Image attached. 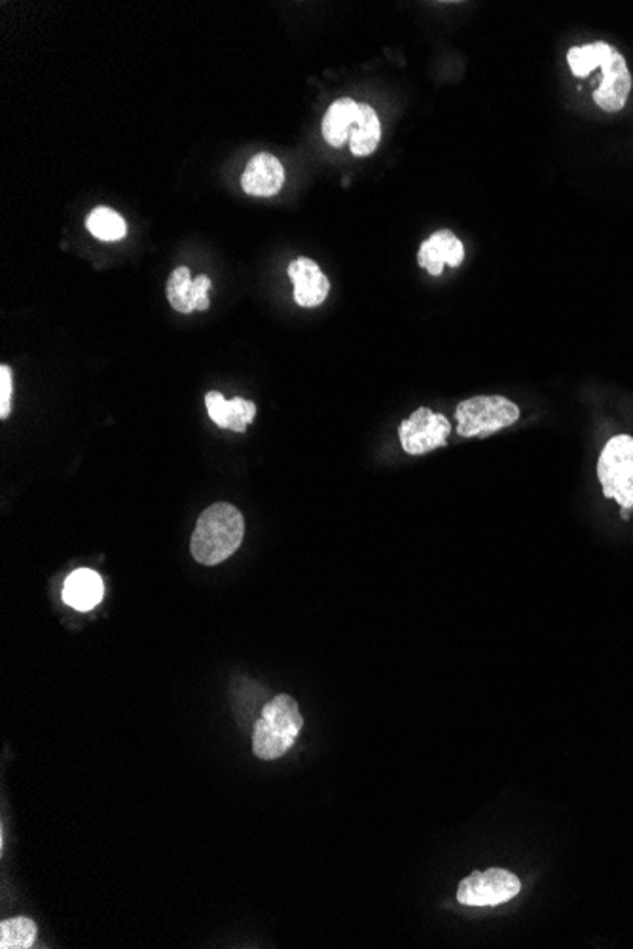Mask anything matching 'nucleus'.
<instances>
[{
	"label": "nucleus",
	"mask_w": 633,
	"mask_h": 949,
	"mask_svg": "<svg viewBox=\"0 0 633 949\" xmlns=\"http://www.w3.org/2000/svg\"><path fill=\"white\" fill-rule=\"evenodd\" d=\"M452 425L443 413L430 412L429 408H419L404 420L398 429L403 450L409 455H425L436 447L446 445Z\"/></svg>",
	"instance_id": "obj_8"
},
{
	"label": "nucleus",
	"mask_w": 633,
	"mask_h": 949,
	"mask_svg": "<svg viewBox=\"0 0 633 949\" xmlns=\"http://www.w3.org/2000/svg\"><path fill=\"white\" fill-rule=\"evenodd\" d=\"M37 938V925L27 917L7 919L0 925V948L29 949Z\"/></svg>",
	"instance_id": "obj_16"
},
{
	"label": "nucleus",
	"mask_w": 633,
	"mask_h": 949,
	"mask_svg": "<svg viewBox=\"0 0 633 949\" xmlns=\"http://www.w3.org/2000/svg\"><path fill=\"white\" fill-rule=\"evenodd\" d=\"M13 381L12 370L4 364L0 367V417L7 420L12 410Z\"/></svg>",
	"instance_id": "obj_17"
},
{
	"label": "nucleus",
	"mask_w": 633,
	"mask_h": 949,
	"mask_svg": "<svg viewBox=\"0 0 633 949\" xmlns=\"http://www.w3.org/2000/svg\"><path fill=\"white\" fill-rule=\"evenodd\" d=\"M520 889V879L512 871L491 868L465 877L457 889V900L465 906H499L512 900Z\"/></svg>",
	"instance_id": "obj_7"
},
{
	"label": "nucleus",
	"mask_w": 633,
	"mask_h": 949,
	"mask_svg": "<svg viewBox=\"0 0 633 949\" xmlns=\"http://www.w3.org/2000/svg\"><path fill=\"white\" fill-rule=\"evenodd\" d=\"M568 63L577 79H587L600 69L603 79L594 92L595 105L600 109L619 112L626 106L633 80L624 55L616 48L603 40L573 47L568 52Z\"/></svg>",
	"instance_id": "obj_1"
},
{
	"label": "nucleus",
	"mask_w": 633,
	"mask_h": 949,
	"mask_svg": "<svg viewBox=\"0 0 633 949\" xmlns=\"http://www.w3.org/2000/svg\"><path fill=\"white\" fill-rule=\"evenodd\" d=\"M598 478L603 495L614 498L621 508H633V439L614 436L601 452Z\"/></svg>",
	"instance_id": "obj_6"
},
{
	"label": "nucleus",
	"mask_w": 633,
	"mask_h": 949,
	"mask_svg": "<svg viewBox=\"0 0 633 949\" xmlns=\"http://www.w3.org/2000/svg\"><path fill=\"white\" fill-rule=\"evenodd\" d=\"M284 184V167L278 157L268 152L257 154L251 162L247 164L243 177H241V188L249 196L255 197H271L276 196Z\"/></svg>",
	"instance_id": "obj_12"
},
{
	"label": "nucleus",
	"mask_w": 633,
	"mask_h": 949,
	"mask_svg": "<svg viewBox=\"0 0 633 949\" xmlns=\"http://www.w3.org/2000/svg\"><path fill=\"white\" fill-rule=\"evenodd\" d=\"M245 522L241 512L228 503L209 506L199 516L191 535V556L201 565L222 564L243 543Z\"/></svg>",
	"instance_id": "obj_3"
},
{
	"label": "nucleus",
	"mask_w": 633,
	"mask_h": 949,
	"mask_svg": "<svg viewBox=\"0 0 633 949\" xmlns=\"http://www.w3.org/2000/svg\"><path fill=\"white\" fill-rule=\"evenodd\" d=\"M209 290L211 279L199 276L191 279L190 269L177 268L167 281V300L172 308L178 313H191V311H205L209 309Z\"/></svg>",
	"instance_id": "obj_9"
},
{
	"label": "nucleus",
	"mask_w": 633,
	"mask_h": 949,
	"mask_svg": "<svg viewBox=\"0 0 633 949\" xmlns=\"http://www.w3.org/2000/svg\"><path fill=\"white\" fill-rule=\"evenodd\" d=\"M323 137L334 148H342L350 138L353 156H370L382 141V124L372 106L350 97L338 99L324 112Z\"/></svg>",
	"instance_id": "obj_2"
},
{
	"label": "nucleus",
	"mask_w": 633,
	"mask_h": 949,
	"mask_svg": "<svg viewBox=\"0 0 633 949\" xmlns=\"http://www.w3.org/2000/svg\"><path fill=\"white\" fill-rule=\"evenodd\" d=\"M465 260V247L461 239L452 229H440L422 243L417 252V262L427 269L430 276H443L444 266L457 268Z\"/></svg>",
	"instance_id": "obj_10"
},
{
	"label": "nucleus",
	"mask_w": 633,
	"mask_h": 949,
	"mask_svg": "<svg viewBox=\"0 0 633 949\" xmlns=\"http://www.w3.org/2000/svg\"><path fill=\"white\" fill-rule=\"evenodd\" d=\"M86 226L90 234L101 241H120L126 237V220L108 207H95L87 217Z\"/></svg>",
	"instance_id": "obj_15"
},
{
	"label": "nucleus",
	"mask_w": 633,
	"mask_h": 949,
	"mask_svg": "<svg viewBox=\"0 0 633 949\" xmlns=\"http://www.w3.org/2000/svg\"><path fill=\"white\" fill-rule=\"evenodd\" d=\"M630 510H632V508H621V516L624 517V519H627V517H630Z\"/></svg>",
	"instance_id": "obj_18"
},
{
	"label": "nucleus",
	"mask_w": 633,
	"mask_h": 949,
	"mask_svg": "<svg viewBox=\"0 0 633 949\" xmlns=\"http://www.w3.org/2000/svg\"><path fill=\"white\" fill-rule=\"evenodd\" d=\"M205 406L215 425L234 433H245L257 417V406L245 399L226 400L222 394L212 391L205 394Z\"/></svg>",
	"instance_id": "obj_13"
},
{
	"label": "nucleus",
	"mask_w": 633,
	"mask_h": 949,
	"mask_svg": "<svg viewBox=\"0 0 633 949\" xmlns=\"http://www.w3.org/2000/svg\"><path fill=\"white\" fill-rule=\"evenodd\" d=\"M289 277L294 282V300L302 308H319L330 292L329 277L319 264L310 258H298L289 266Z\"/></svg>",
	"instance_id": "obj_11"
},
{
	"label": "nucleus",
	"mask_w": 633,
	"mask_h": 949,
	"mask_svg": "<svg viewBox=\"0 0 633 949\" xmlns=\"http://www.w3.org/2000/svg\"><path fill=\"white\" fill-rule=\"evenodd\" d=\"M304 719L297 700L279 694L266 703L262 719H258L252 732V751L258 759L278 760L289 753L297 743Z\"/></svg>",
	"instance_id": "obj_4"
},
{
	"label": "nucleus",
	"mask_w": 633,
	"mask_h": 949,
	"mask_svg": "<svg viewBox=\"0 0 633 949\" xmlns=\"http://www.w3.org/2000/svg\"><path fill=\"white\" fill-rule=\"evenodd\" d=\"M103 596H105L103 578L92 569L74 570L63 586V601L82 612L97 607L103 601Z\"/></svg>",
	"instance_id": "obj_14"
},
{
	"label": "nucleus",
	"mask_w": 633,
	"mask_h": 949,
	"mask_svg": "<svg viewBox=\"0 0 633 949\" xmlns=\"http://www.w3.org/2000/svg\"><path fill=\"white\" fill-rule=\"evenodd\" d=\"M457 433L461 436H489L520 420V408L505 396H473L456 410Z\"/></svg>",
	"instance_id": "obj_5"
}]
</instances>
